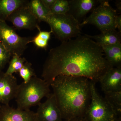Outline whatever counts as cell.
I'll return each instance as SVG.
<instances>
[{"label": "cell", "instance_id": "14", "mask_svg": "<svg viewBox=\"0 0 121 121\" xmlns=\"http://www.w3.org/2000/svg\"><path fill=\"white\" fill-rule=\"evenodd\" d=\"M89 38L94 40L99 46H108L121 43V33L116 30L101 33L95 35H86Z\"/></svg>", "mask_w": 121, "mask_h": 121}, {"label": "cell", "instance_id": "17", "mask_svg": "<svg viewBox=\"0 0 121 121\" xmlns=\"http://www.w3.org/2000/svg\"><path fill=\"white\" fill-rule=\"evenodd\" d=\"M27 7L39 23L47 22L51 13V10L44 5L41 0L29 1Z\"/></svg>", "mask_w": 121, "mask_h": 121}, {"label": "cell", "instance_id": "16", "mask_svg": "<svg viewBox=\"0 0 121 121\" xmlns=\"http://www.w3.org/2000/svg\"><path fill=\"white\" fill-rule=\"evenodd\" d=\"M101 47L105 58L111 66L121 67V43Z\"/></svg>", "mask_w": 121, "mask_h": 121}, {"label": "cell", "instance_id": "7", "mask_svg": "<svg viewBox=\"0 0 121 121\" xmlns=\"http://www.w3.org/2000/svg\"><path fill=\"white\" fill-rule=\"evenodd\" d=\"M32 38L20 36L6 21L0 20V41L12 55L22 56Z\"/></svg>", "mask_w": 121, "mask_h": 121}, {"label": "cell", "instance_id": "21", "mask_svg": "<svg viewBox=\"0 0 121 121\" xmlns=\"http://www.w3.org/2000/svg\"><path fill=\"white\" fill-rule=\"evenodd\" d=\"M69 10V0H56L51 12L54 14H65L68 13Z\"/></svg>", "mask_w": 121, "mask_h": 121}, {"label": "cell", "instance_id": "23", "mask_svg": "<svg viewBox=\"0 0 121 121\" xmlns=\"http://www.w3.org/2000/svg\"><path fill=\"white\" fill-rule=\"evenodd\" d=\"M48 41L41 39L38 35L32 37L31 43H33L37 47L42 49H46L48 45Z\"/></svg>", "mask_w": 121, "mask_h": 121}, {"label": "cell", "instance_id": "4", "mask_svg": "<svg viewBox=\"0 0 121 121\" xmlns=\"http://www.w3.org/2000/svg\"><path fill=\"white\" fill-rule=\"evenodd\" d=\"M46 23L49 25L56 38L62 43L81 35L82 27L81 23L68 13H51Z\"/></svg>", "mask_w": 121, "mask_h": 121}, {"label": "cell", "instance_id": "3", "mask_svg": "<svg viewBox=\"0 0 121 121\" xmlns=\"http://www.w3.org/2000/svg\"><path fill=\"white\" fill-rule=\"evenodd\" d=\"M50 86L45 81L37 76L28 82H23L19 84L16 99L17 108L22 110L38 105L43 98L50 94Z\"/></svg>", "mask_w": 121, "mask_h": 121}, {"label": "cell", "instance_id": "24", "mask_svg": "<svg viewBox=\"0 0 121 121\" xmlns=\"http://www.w3.org/2000/svg\"><path fill=\"white\" fill-rule=\"evenodd\" d=\"M37 29L39 31V33L37 35L39 37L43 39L49 41L51 38V35L52 33L51 31H41L39 26H37Z\"/></svg>", "mask_w": 121, "mask_h": 121}, {"label": "cell", "instance_id": "1", "mask_svg": "<svg viewBox=\"0 0 121 121\" xmlns=\"http://www.w3.org/2000/svg\"><path fill=\"white\" fill-rule=\"evenodd\" d=\"M101 47L86 35L62 42L50 50L41 76L50 85L57 76L83 77L95 83L112 67Z\"/></svg>", "mask_w": 121, "mask_h": 121}, {"label": "cell", "instance_id": "27", "mask_svg": "<svg viewBox=\"0 0 121 121\" xmlns=\"http://www.w3.org/2000/svg\"><path fill=\"white\" fill-rule=\"evenodd\" d=\"M63 121H87L86 118L84 117H74L70 119L63 120Z\"/></svg>", "mask_w": 121, "mask_h": 121}, {"label": "cell", "instance_id": "5", "mask_svg": "<svg viewBox=\"0 0 121 121\" xmlns=\"http://www.w3.org/2000/svg\"><path fill=\"white\" fill-rule=\"evenodd\" d=\"M117 15V11L111 6L109 1L102 0L81 25L82 27L86 25H93L101 32L116 30L115 20Z\"/></svg>", "mask_w": 121, "mask_h": 121}, {"label": "cell", "instance_id": "28", "mask_svg": "<svg viewBox=\"0 0 121 121\" xmlns=\"http://www.w3.org/2000/svg\"><path fill=\"white\" fill-rule=\"evenodd\" d=\"M121 0H117L115 2V5L117 7L118 11L119 12H121Z\"/></svg>", "mask_w": 121, "mask_h": 121}, {"label": "cell", "instance_id": "18", "mask_svg": "<svg viewBox=\"0 0 121 121\" xmlns=\"http://www.w3.org/2000/svg\"><path fill=\"white\" fill-rule=\"evenodd\" d=\"M104 98L115 114L118 117L121 115V91L104 93Z\"/></svg>", "mask_w": 121, "mask_h": 121}, {"label": "cell", "instance_id": "9", "mask_svg": "<svg viewBox=\"0 0 121 121\" xmlns=\"http://www.w3.org/2000/svg\"><path fill=\"white\" fill-rule=\"evenodd\" d=\"M47 98L38 105L36 121H63L54 94L51 93Z\"/></svg>", "mask_w": 121, "mask_h": 121}, {"label": "cell", "instance_id": "22", "mask_svg": "<svg viewBox=\"0 0 121 121\" xmlns=\"http://www.w3.org/2000/svg\"><path fill=\"white\" fill-rule=\"evenodd\" d=\"M12 56V54L0 41V70L2 71L9 62Z\"/></svg>", "mask_w": 121, "mask_h": 121}, {"label": "cell", "instance_id": "15", "mask_svg": "<svg viewBox=\"0 0 121 121\" xmlns=\"http://www.w3.org/2000/svg\"><path fill=\"white\" fill-rule=\"evenodd\" d=\"M28 1L27 0H0V20L6 21L13 13L26 6Z\"/></svg>", "mask_w": 121, "mask_h": 121}, {"label": "cell", "instance_id": "26", "mask_svg": "<svg viewBox=\"0 0 121 121\" xmlns=\"http://www.w3.org/2000/svg\"><path fill=\"white\" fill-rule=\"evenodd\" d=\"M115 26L116 28H117L118 32L121 33V15H117L115 20Z\"/></svg>", "mask_w": 121, "mask_h": 121}, {"label": "cell", "instance_id": "12", "mask_svg": "<svg viewBox=\"0 0 121 121\" xmlns=\"http://www.w3.org/2000/svg\"><path fill=\"white\" fill-rule=\"evenodd\" d=\"M101 1L102 0H70L69 10L67 13L80 23L85 19L87 14L92 12Z\"/></svg>", "mask_w": 121, "mask_h": 121}, {"label": "cell", "instance_id": "8", "mask_svg": "<svg viewBox=\"0 0 121 121\" xmlns=\"http://www.w3.org/2000/svg\"><path fill=\"white\" fill-rule=\"evenodd\" d=\"M7 21L11 22L15 29L19 30H32L37 29L39 26V22L28 8L27 4L14 11Z\"/></svg>", "mask_w": 121, "mask_h": 121}, {"label": "cell", "instance_id": "19", "mask_svg": "<svg viewBox=\"0 0 121 121\" xmlns=\"http://www.w3.org/2000/svg\"><path fill=\"white\" fill-rule=\"evenodd\" d=\"M26 61L24 57L14 54L12 56L9 62L8 67L5 73L8 75H13L14 73H18Z\"/></svg>", "mask_w": 121, "mask_h": 121}, {"label": "cell", "instance_id": "10", "mask_svg": "<svg viewBox=\"0 0 121 121\" xmlns=\"http://www.w3.org/2000/svg\"><path fill=\"white\" fill-rule=\"evenodd\" d=\"M19 84L13 75H8L0 70V104L9 105L16 97Z\"/></svg>", "mask_w": 121, "mask_h": 121}, {"label": "cell", "instance_id": "6", "mask_svg": "<svg viewBox=\"0 0 121 121\" xmlns=\"http://www.w3.org/2000/svg\"><path fill=\"white\" fill-rule=\"evenodd\" d=\"M91 81V100L85 117L87 121H114L118 117Z\"/></svg>", "mask_w": 121, "mask_h": 121}, {"label": "cell", "instance_id": "11", "mask_svg": "<svg viewBox=\"0 0 121 121\" xmlns=\"http://www.w3.org/2000/svg\"><path fill=\"white\" fill-rule=\"evenodd\" d=\"M0 121H36L35 112L30 110L13 108L8 105H1Z\"/></svg>", "mask_w": 121, "mask_h": 121}, {"label": "cell", "instance_id": "25", "mask_svg": "<svg viewBox=\"0 0 121 121\" xmlns=\"http://www.w3.org/2000/svg\"><path fill=\"white\" fill-rule=\"evenodd\" d=\"M41 1L44 5L47 8L51 10L56 1V0H41Z\"/></svg>", "mask_w": 121, "mask_h": 121}, {"label": "cell", "instance_id": "20", "mask_svg": "<svg viewBox=\"0 0 121 121\" xmlns=\"http://www.w3.org/2000/svg\"><path fill=\"white\" fill-rule=\"evenodd\" d=\"M21 78L23 80V82H28L33 77L36 76L31 63L26 61L18 73Z\"/></svg>", "mask_w": 121, "mask_h": 121}, {"label": "cell", "instance_id": "2", "mask_svg": "<svg viewBox=\"0 0 121 121\" xmlns=\"http://www.w3.org/2000/svg\"><path fill=\"white\" fill-rule=\"evenodd\" d=\"M50 86L63 120L85 116L91 100L90 80L83 77L60 75Z\"/></svg>", "mask_w": 121, "mask_h": 121}, {"label": "cell", "instance_id": "29", "mask_svg": "<svg viewBox=\"0 0 121 121\" xmlns=\"http://www.w3.org/2000/svg\"><path fill=\"white\" fill-rule=\"evenodd\" d=\"M114 121H121V117H118Z\"/></svg>", "mask_w": 121, "mask_h": 121}, {"label": "cell", "instance_id": "13", "mask_svg": "<svg viewBox=\"0 0 121 121\" xmlns=\"http://www.w3.org/2000/svg\"><path fill=\"white\" fill-rule=\"evenodd\" d=\"M104 93L121 91V67H111L99 79Z\"/></svg>", "mask_w": 121, "mask_h": 121}, {"label": "cell", "instance_id": "30", "mask_svg": "<svg viewBox=\"0 0 121 121\" xmlns=\"http://www.w3.org/2000/svg\"><path fill=\"white\" fill-rule=\"evenodd\" d=\"M0 106H1V105H0Z\"/></svg>", "mask_w": 121, "mask_h": 121}]
</instances>
